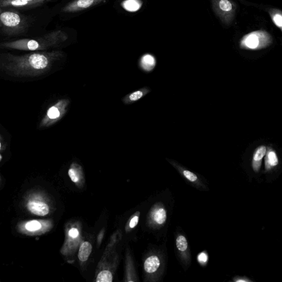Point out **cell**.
<instances>
[{"instance_id":"obj_28","label":"cell","mask_w":282,"mask_h":282,"mask_svg":"<svg viewBox=\"0 0 282 282\" xmlns=\"http://www.w3.org/2000/svg\"><path fill=\"white\" fill-rule=\"evenodd\" d=\"M0 149H1V143H0Z\"/></svg>"},{"instance_id":"obj_6","label":"cell","mask_w":282,"mask_h":282,"mask_svg":"<svg viewBox=\"0 0 282 282\" xmlns=\"http://www.w3.org/2000/svg\"><path fill=\"white\" fill-rule=\"evenodd\" d=\"M70 103L69 99H63L50 107L40 122V127L51 126L60 120L66 114Z\"/></svg>"},{"instance_id":"obj_12","label":"cell","mask_w":282,"mask_h":282,"mask_svg":"<svg viewBox=\"0 0 282 282\" xmlns=\"http://www.w3.org/2000/svg\"><path fill=\"white\" fill-rule=\"evenodd\" d=\"M216 8L223 16H229L234 12V7L229 0H219Z\"/></svg>"},{"instance_id":"obj_15","label":"cell","mask_w":282,"mask_h":282,"mask_svg":"<svg viewBox=\"0 0 282 282\" xmlns=\"http://www.w3.org/2000/svg\"><path fill=\"white\" fill-rule=\"evenodd\" d=\"M92 246L88 242H84L81 245L78 252V258L80 261L84 262L88 259L91 254Z\"/></svg>"},{"instance_id":"obj_16","label":"cell","mask_w":282,"mask_h":282,"mask_svg":"<svg viewBox=\"0 0 282 282\" xmlns=\"http://www.w3.org/2000/svg\"><path fill=\"white\" fill-rule=\"evenodd\" d=\"M155 58L150 55H146L142 57L141 61L142 68L146 71L153 70L156 67Z\"/></svg>"},{"instance_id":"obj_22","label":"cell","mask_w":282,"mask_h":282,"mask_svg":"<svg viewBox=\"0 0 282 282\" xmlns=\"http://www.w3.org/2000/svg\"><path fill=\"white\" fill-rule=\"evenodd\" d=\"M183 173L185 178L190 180L191 182H195V181L198 180L197 176L195 175L194 173L189 170H184Z\"/></svg>"},{"instance_id":"obj_21","label":"cell","mask_w":282,"mask_h":282,"mask_svg":"<svg viewBox=\"0 0 282 282\" xmlns=\"http://www.w3.org/2000/svg\"><path fill=\"white\" fill-rule=\"evenodd\" d=\"M272 19L274 24H275L279 28H281L282 26V16L281 14L279 13L274 14L272 16Z\"/></svg>"},{"instance_id":"obj_25","label":"cell","mask_w":282,"mask_h":282,"mask_svg":"<svg viewBox=\"0 0 282 282\" xmlns=\"http://www.w3.org/2000/svg\"><path fill=\"white\" fill-rule=\"evenodd\" d=\"M69 235L72 238H76L79 235V232L77 229L72 228L69 231Z\"/></svg>"},{"instance_id":"obj_8","label":"cell","mask_w":282,"mask_h":282,"mask_svg":"<svg viewBox=\"0 0 282 282\" xmlns=\"http://www.w3.org/2000/svg\"><path fill=\"white\" fill-rule=\"evenodd\" d=\"M53 0H0V8L31 9L47 6Z\"/></svg>"},{"instance_id":"obj_14","label":"cell","mask_w":282,"mask_h":282,"mask_svg":"<svg viewBox=\"0 0 282 282\" xmlns=\"http://www.w3.org/2000/svg\"><path fill=\"white\" fill-rule=\"evenodd\" d=\"M266 167L269 169L273 167H276L278 164V158L276 151L271 148H269L266 151Z\"/></svg>"},{"instance_id":"obj_20","label":"cell","mask_w":282,"mask_h":282,"mask_svg":"<svg viewBox=\"0 0 282 282\" xmlns=\"http://www.w3.org/2000/svg\"><path fill=\"white\" fill-rule=\"evenodd\" d=\"M125 2L128 4H131V5H124L125 8L129 11L137 10L141 6V5H134V4L140 3V2L137 1V0H127V1Z\"/></svg>"},{"instance_id":"obj_7","label":"cell","mask_w":282,"mask_h":282,"mask_svg":"<svg viewBox=\"0 0 282 282\" xmlns=\"http://www.w3.org/2000/svg\"><path fill=\"white\" fill-rule=\"evenodd\" d=\"M272 42L271 36L264 31L251 33L242 40L241 47L248 50H258L268 47Z\"/></svg>"},{"instance_id":"obj_10","label":"cell","mask_w":282,"mask_h":282,"mask_svg":"<svg viewBox=\"0 0 282 282\" xmlns=\"http://www.w3.org/2000/svg\"><path fill=\"white\" fill-rule=\"evenodd\" d=\"M150 92V90L147 86H145V88L128 94V95L123 98L122 102L126 105L134 104L144 96H146Z\"/></svg>"},{"instance_id":"obj_11","label":"cell","mask_w":282,"mask_h":282,"mask_svg":"<svg viewBox=\"0 0 282 282\" xmlns=\"http://www.w3.org/2000/svg\"><path fill=\"white\" fill-rule=\"evenodd\" d=\"M267 148L265 146H260L255 150L253 155L252 167L255 171L261 167L262 160L266 154Z\"/></svg>"},{"instance_id":"obj_1","label":"cell","mask_w":282,"mask_h":282,"mask_svg":"<svg viewBox=\"0 0 282 282\" xmlns=\"http://www.w3.org/2000/svg\"><path fill=\"white\" fill-rule=\"evenodd\" d=\"M0 41L30 38L47 32V6L31 9L1 8Z\"/></svg>"},{"instance_id":"obj_23","label":"cell","mask_w":282,"mask_h":282,"mask_svg":"<svg viewBox=\"0 0 282 282\" xmlns=\"http://www.w3.org/2000/svg\"><path fill=\"white\" fill-rule=\"evenodd\" d=\"M69 175L72 182L77 183L78 182V178L76 171L73 167L70 168L69 170Z\"/></svg>"},{"instance_id":"obj_3","label":"cell","mask_w":282,"mask_h":282,"mask_svg":"<svg viewBox=\"0 0 282 282\" xmlns=\"http://www.w3.org/2000/svg\"><path fill=\"white\" fill-rule=\"evenodd\" d=\"M68 39L66 32L56 30L33 38L0 41V49L28 52L49 51L59 47Z\"/></svg>"},{"instance_id":"obj_26","label":"cell","mask_w":282,"mask_h":282,"mask_svg":"<svg viewBox=\"0 0 282 282\" xmlns=\"http://www.w3.org/2000/svg\"><path fill=\"white\" fill-rule=\"evenodd\" d=\"M139 222V216H135L129 223L130 228H135Z\"/></svg>"},{"instance_id":"obj_27","label":"cell","mask_w":282,"mask_h":282,"mask_svg":"<svg viewBox=\"0 0 282 282\" xmlns=\"http://www.w3.org/2000/svg\"><path fill=\"white\" fill-rule=\"evenodd\" d=\"M247 281V280H243V279L237 280V281Z\"/></svg>"},{"instance_id":"obj_17","label":"cell","mask_w":282,"mask_h":282,"mask_svg":"<svg viewBox=\"0 0 282 282\" xmlns=\"http://www.w3.org/2000/svg\"><path fill=\"white\" fill-rule=\"evenodd\" d=\"M167 219V213L164 208H160L155 212L154 220L159 225H162Z\"/></svg>"},{"instance_id":"obj_13","label":"cell","mask_w":282,"mask_h":282,"mask_svg":"<svg viewBox=\"0 0 282 282\" xmlns=\"http://www.w3.org/2000/svg\"><path fill=\"white\" fill-rule=\"evenodd\" d=\"M160 266V260L157 256L149 257L144 263V270L149 273L155 272Z\"/></svg>"},{"instance_id":"obj_5","label":"cell","mask_w":282,"mask_h":282,"mask_svg":"<svg viewBox=\"0 0 282 282\" xmlns=\"http://www.w3.org/2000/svg\"><path fill=\"white\" fill-rule=\"evenodd\" d=\"M51 227L52 223L49 221L31 220L19 222L17 230L20 234L33 236L47 233Z\"/></svg>"},{"instance_id":"obj_19","label":"cell","mask_w":282,"mask_h":282,"mask_svg":"<svg viewBox=\"0 0 282 282\" xmlns=\"http://www.w3.org/2000/svg\"><path fill=\"white\" fill-rule=\"evenodd\" d=\"M177 247L180 251H185L187 250L188 243L186 238L183 235H180L178 237L177 241Z\"/></svg>"},{"instance_id":"obj_18","label":"cell","mask_w":282,"mask_h":282,"mask_svg":"<svg viewBox=\"0 0 282 282\" xmlns=\"http://www.w3.org/2000/svg\"><path fill=\"white\" fill-rule=\"evenodd\" d=\"M96 281L97 282H112L113 281L112 274L110 271H101L98 274Z\"/></svg>"},{"instance_id":"obj_29","label":"cell","mask_w":282,"mask_h":282,"mask_svg":"<svg viewBox=\"0 0 282 282\" xmlns=\"http://www.w3.org/2000/svg\"><path fill=\"white\" fill-rule=\"evenodd\" d=\"M1 10H2V9H1V8H0V11H1Z\"/></svg>"},{"instance_id":"obj_24","label":"cell","mask_w":282,"mask_h":282,"mask_svg":"<svg viewBox=\"0 0 282 282\" xmlns=\"http://www.w3.org/2000/svg\"><path fill=\"white\" fill-rule=\"evenodd\" d=\"M207 256L204 252L201 253L198 256L199 261L202 264L206 263L207 261Z\"/></svg>"},{"instance_id":"obj_2","label":"cell","mask_w":282,"mask_h":282,"mask_svg":"<svg viewBox=\"0 0 282 282\" xmlns=\"http://www.w3.org/2000/svg\"><path fill=\"white\" fill-rule=\"evenodd\" d=\"M62 56L59 50L17 55L0 49V67L17 76H38L46 73Z\"/></svg>"},{"instance_id":"obj_4","label":"cell","mask_w":282,"mask_h":282,"mask_svg":"<svg viewBox=\"0 0 282 282\" xmlns=\"http://www.w3.org/2000/svg\"><path fill=\"white\" fill-rule=\"evenodd\" d=\"M24 204L26 210L34 215L45 216L50 212L49 205L38 191L28 193L25 198Z\"/></svg>"},{"instance_id":"obj_9","label":"cell","mask_w":282,"mask_h":282,"mask_svg":"<svg viewBox=\"0 0 282 282\" xmlns=\"http://www.w3.org/2000/svg\"><path fill=\"white\" fill-rule=\"evenodd\" d=\"M104 1V0H75L63 7L61 12L71 13L83 11Z\"/></svg>"}]
</instances>
